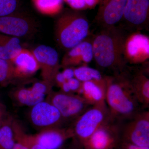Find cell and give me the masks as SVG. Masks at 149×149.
<instances>
[{"mask_svg": "<svg viewBox=\"0 0 149 149\" xmlns=\"http://www.w3.org/2000/svg\"><path fill=\"white\" fill-rule=\"evenodd\" d=\"M105 101L113 120L125 122L144 109L133 90L128 66L122 71L105 76Z\"/></svg>", "mask_w": 149, "mask_h": 149, "instance_id": "6da1fadb", "label": "cell"}, {"mask_svg": "<svg viewBox=\"0 0 149 149\" xmlns=\"http://www.w3.org/2000/svg\"><path fill=\"white\" fill-rule=\"evenodd\" d=\"M120 26L102 27L92 40L93 59L100 67L120 72L127 66L123 48L128 33Z\"/></svg>", "mask_w": 149, "mask_h": 149, "instance_id": "7a4b0ae2", "label": "cell"}, {"mask_svg": "<svg viewBox=\"0 0 149 149\" xmlns=\"http://www.w3.org/2000/svg\"><path fill=\"white\" fill-rule=\"evenodd\" d=\"M90 24L80 11L68 10L60 14L56 22L55 34L57 42L68 51L88 38Z\"/></svg>", "mask_w": 149, "mask_h": 149, "instance_id": "3957f363", "label": "cell"}, {"mask_svg": "<svg viewBox=\"0 0 149 149\" xmlns=\"http://www.w3.org/2000/svg\"><path fill=\"white\" fill-rule=\"evenodd\" d=\"M111 118L106 101L92 106L73 123L71 126L74 138L82 146L99 127Z\"/></svg>", "mask_w": 149, "mask_h": 149, "instance_id": "277c9868", "label": "cell"}, {"mask_svg": "<svg viewBox=\"0 0 149 149\" xmlns=\"http://www.w3.org/2000/svg\"><path fill=\"white\" fill-rule=\"evenodd\" d=\"M47 101L58 109L66 122H74L80 115L92 106L82 96L74 93H65L52 91L48 95Z\"/></svg>", "mask_w": 149, "mask_h": 149, "instance_id": "5b68a950", "label": "cell"}, {"mask_svg": "<svg viewBox=\"0 0 149 149\" xmlns=\"http://www.w3.org/2000/svg\"><path fill=\"white\" fill-rule=\"evenodd\" d=\"M121 141L149 148V111L144 109L121 124Z\"/></svg>", "mask_w": 149, "mask_h": 149, "instance_id": "8992f818", "label": "cell"}, {"mask_svg": "<svg viewBox=\"0 0 149 149\" xmlns=\"http://www.w3.org/2000/svg\"><path fill=\"white\" fill-rule=\"evenodd\" d=\"M121 123L111 118L82 144L84 149H117L121 143Z\"/></svg>", "mask_w": 149, "mask_h": 149, "instance_id": "52a82bcc", "label": "cell"}, {"mask_svg": "<svg viewBox=\"0 0 149 149\" xmlns=\"http://www.w3.org/2000/svg\"><path fill=\"white\" fill-rule=\"evenodd\" d=\"M37 24L31 17L15 13L0 17V33L16 38H27L37 32Z\"/></svg>", "mask_w": 149, "mask_h": 149, "instance_id": "ba28073f", "label": "cell"}, {"mask_svg": "<svg viewBox=\"0 0 149 149\" xmlns=\"http://www.w3.org/2000/svg\"><path fill=\"white\" fill-rule=\"evenodd\" d=\"M120 21L123 24L120 27L130 32L148 29L149 0H127Z\"/></svg>", "mask_w": 149, "mask_h": 149, "instance_id": "9c48e42d", "label": "cell"}, {"mask_svg": "<svg viewBox=\"0 0 149 149\" xmlns=\"http://www.w3.org/2000/svg\"><path fill=\"white\" fill-rule=\"evenodd\" d=\"M29 118L31 124L40 131L63 127L64 120L58 109L48 101H43L32 107Z\"/></svg>", "mask_w": 149, "mask_h": 149, "instance_id": "30bf717a", "label": "cell"}, {"mask_svg": "<svg viewBox=\"0 0 149 149\" xmlns=\"http://www.w3.org/2000/svg\"><path fill=\"white\" fill-rule=\"evenodd\" d=\"M32 52L40 66L43 81L53 88L61 67L58 53L53 48L45 45L38 46Z\"/></svg>", "mask_w": 149, "mask_h": 149, "instance_id": "8fae6325", "label": "cell"}, {"mask_svg": "<svg viewBox=\"0 0 149 149\" xmlns=\"http://www.w3.org/2000/svg\"><path fill=\"white\" fill-rule=\"evenodd\" d=\"M123 57L126 63L143 64L149 58V38L139 31L130 32L125 40Z\"/></svg>", "mask_w": 149, "mask_h": 149, "instance_id": "7c38bea8", "label": "cell"}, {"mask_svg": "<svg viewBox=\"0 0 149 149\" xmlns=\"http://www.w3.org/2000/svg\"><path fill=\"white\" fill-rule=\"evenodd\" d=\"M127 0H100L96 22L102 27L115 26L120 22Z\"/></svg>", "mask_w": 149, "mask_h": 149, "instance_id": "4fadbf2b", "label": "cell"}, {"mask_svg": "<svg viewBox=\"0 0 149 149\" xmlns=\"http://www.w3.org/2000/svg\"><path fill=\"white\" fill-rule=\"evenodd\" d=\"M37 142L46 149H58L68 139L73 138L72 126L55 127L40 130L34 135Z\"/></svg>", "mask_w": 149, "mask_h": 149, "instance_id": "5bb4252c", "label": "cell"}, {"mask_svg": "<svg viewBox=\"0 0 149 149\" xmlns=\"http://www.w3.org/2000/svg\"><path fill=\"white\" fill-rule=\"evenodd\" d=\"M67 52L61 65L64 68L77 65H88L93 59L92 40L88 38Z\"/></svg>", "mask_w": 149, "mask_h": 149, "instance_id": "9a60e30c", "label": "cell"}, {"mask_svg": "<svg viewBox=\"0 0 149 149\" xmlns=\"http://www.w3.org/2000/svg\"><path fill=\"white\" fill-rule=\"evenodd\" d=\"M144 67L135 70L130 68V80L136 97L144 109L149 107V66L144 64Z\"/></svg>", "mask_w": 149, "mask_h": 149, "instance_id": "2e32d148", "label": "cell"}, {"mask_svg": "<svg viewBox=\"0 0 149 149\" xmlns=\"http://www.w3.org/2000/svg\"><path fill=\"white\" fill-rule=\"evenodd\" d=\"M14 67L15 78L31 77L40 70V66L32 52L22 49L11 61Z\"/></svg>", "mask_w": 149, "mask_h": 149, "instance_id": "e0dca14e", "label": "cell"}, {"mask_svg": "<svg viewBox=\"0 0 149 149\" xmlns=\"http://www.w3.org/2000/svg\"><path fill=\"white\" fill-rule=\"evenodd\" d=\"M106 81L82 82L77 94L82 96L90 105L93 106L105 101Z\"/></svg>", "mask_w": 149, "mask_h": 149, "instance_id": "ac0fdd59", "label": "cell"}, {"mask_svg": "<svg viewBox=\"0 0 149 149\" xmlns=\"http://www.w3.org/2000/svg\"><path fill=\"white\" fill-rule=\"evenodd\" d=\"M12 98L22 106L32 107L44 100L45 95L34 92L30 88H19L12 91Z\"/></svg>", "mask_w": 149, "mask_h": 149, "instance_id": "d6986e66", "label": "cell"}, {"mask_svg": "<svg viewBox=\"0 0 149 149\" xmlns=\"http://www.w3.org/2000/svg\"><path fill=\"white\" fill-rule=\"evenodd\" d=\"M12 126L16 142L23 144L28 149H46L39 143L34 135L25 133L20 123L13 118Z\"/></svg>", "mask_w": 149, "mask_h": 149, "instance_id": "ffe728a7", "label": "cell"}, {"mask_svg": "<svg viewBox=\"0 0 149 149\" xmlns=\"http://www.w3.org/2000/svg\"><path fill=\"white\" fill-rule=\"evenodd\" d=\"M35 8L45 15L54 16L60 14L63 8L64 0H32Z\"/></svg>", "mask_w": 149, "mask_h": 149, "instance_id": "44dd1931", "label": "cell"}, {"mask_svg": "<svg viewBox=\"0 0 149 149\" xmlns=\"http://www.w3.org/2000/svg\"><path fill=\"white\" fill-rule=\"evenodd\" d=\"M12 117L7 118L0 127V149H12L16 142L12 126Z\"/></svg>", "mask_w": 149, "mask_h": 149, "instance_id": "7402d4cb", "label": "cell"}, {"mask_svg": "<svg viewBox=\"0 0 149 149\" xmlns=\"http://www.w3.org/2000/svg\"><path fill=\"white\" fill-rule=\"evenodd\" d=\"M74 77L81 82L103 81L105 78V76H103L98 70L88 65L74 68Z\"/></svg>", "mask_w": 149, "mask_h": 149, "instance_id": "603a6c76", "label": "cell"}, {"mask_svg": "<svg viewBox=\"0 0 149 149\" xmlns=\"http://www.w3.org/2000/svg\"><path fill=\"white\" fill-rule=\"evenodd\" d=\"M14 76V67L10 61L0 58V85L6 86L10 83Z\"/></svg>", "mask_w": 149, "mask_h": 149, "instance_id": "cb8c5ba5", "label": "cell"}, {"mask_svg": "<svg viewBox=\"0 0 149 149\" xmlns=\"http://www.w3.org/2000/svg\"><path fill=\"white\" fill-rule=\"evenodd\" d=\"M20 0H0V17L18 11Z\"/></svg>", "mask_w": 149, "mask_h": 149, "instance_id": "d4e9b609", "label": "cell"}, {"mask_svg": "<svg viewBox=\"0 0 149 149\" xmlns=\"http://www.w3.org/2000/svg\"><path fill=\"white\" fill-rule=\"evenodd\" d=\"M19 38L0 33V47L8 49H22Z\"/></svg>", "mask_w": 149, "mask_h": 149, "instance_id": "484cf974", "label": "cell"}, {"mask_svg": "<svg viewBox=\"0 0 149 149\" xmlns=\"http://www.w3.org/2000/svg\"><path fill=\"white\" fill-rule=\"evenodd\" d=\"M30 88L36 93L45 96L49 95L53 91V88L43 80L34 83Z\"/></svg>", "mask_w": 149, "mask_h": 149, "instance_id": "4316f807", "label": "cell"}, {"mask_svg": "<svg viewBox=\"0 0 149 149\" xmlns=\"http://www.w3.org/2000/svg\"><path fill=\"white\" fill-rule=\"evenodd\" d=\"M64 2L74 10L82 11L88 9L84 0H64Z\"/></svg>", "mask_w": 149, "mask_h": 149, "instance_id": "83f0119b", "label": "cell"}, {"mask_svg": "<svg viewBox=\"0 0 149 149\" xmlns=\"http://www.w3.org/2000/svg\"><path fill=\"white\" fill-rule=\"evenodd\" d=\"M67 81L72 93L77 94L81 88L82 82L74 77Z\"/></svg>", "mask_w": 149, "mask_h": 149, "instance_id": "f1b7e54d", "label": "cell"}, {"mask_svg": "<svg viewBox=\"0 0 149 149\" xmlns=\"http://www.w3.org/2000/svg\"><path fill=\"white\" fill-rule=\"evenodd\" d=\"M117 149H149V148L140 147L130 143L121 141Z\"/></svg>", "mask_w": 149, "mask_h": 149, "instance_id": "f546056e", "label": "cell"}, {"mask_svg": "<svg viewBox=\"0 0 149 149\" xmlns=\"http://www.w3.org/2000/svg\"><path fill=\"white\" fill-rule=\"evenodd\" d=\"M74 69L73 67H68L65 68L61 72L67 81L74 77Z\"/></svg>", "mask_w": 149, "mask_h": 149, "instance_id": "4dcf8cb0", "label": "cell"}, {"mask_svg": "<svg viewBox=\"0 0 149 149\" xmlns=\"http://www.w3.org/2000/svg\"><path fill=\"white\" fill-rule=\"evenodd\" d=\"M67 80L63 75L61 72H59L56 75L55 79V83L58 87H60L62 84H63Z\"/></svg>", "mask_w": 149, "mask_h": 149, "instance_id": "1f68e13d", "label": "cell"}, {"mask_svg": "<svg viewBox=\"0 0 149 149\" xmlns=\"http://www.w3.org/2000/svg\"><path fill=\"white\" fill-rule=\"evenodd\" d=\"M88 9H92L98 5L100 0H84Z\"/></svg>", "mask_w": 149, "mask_h": 149, "instance_id": "d6a6232c", "label": "cell"}, {"mask_svg": "<svg viewBox=\"0 0 149 149\" xmlns=\"http://www.w3.org/2000/svg\"><path fill=\"white\" fill-rule=\"evenodd\" d=\"M6 107L4 104L0 102V119L6 118Z\"/></svg>", "mask_w": 149, "mask_h": 149, "instance_id": "836d02e7", "label": "cell"}, {"mask_svg": "<svg viewBox=\"0 0 149 149\" xmlns=\"http://www.w3.org/2000/svg\"><path fill=\"white\" fill-rule=\"evenodd\" d=\"M61 89L60 91L65 93H72L70 91V88L68 83L67 81L65 82L63 84H62L61 87H60Z\"/></svg>", "mask_w": 149, "mask_h": 149, "instance_id": "e575fe53", "label": "cell"}, {"mask_svg": "<svg viewBox=\"0 0 149 149\" xmlns=\"http://www.w3.org/2000/svg\"><path fill=\"white\" fill-rule=\"evenodd\" d=\"M73 139H74L73 144H72L71 146L69 147L67 149H80V148L82 147L81 144L76 139H74V138H73Z\"/></svg>", "mask_w": 149, "mask_h": 149, "instance_id": "d590c367", "label": "cell"}, {"mask_svg": "<svg viewBox=\"0 0 149 149\" xmlns=\"http://www.w3.org/2000/svg\"><path fill=\"white\" fill-rule=\"evenodd\" d=\"M12 149H28L27 147L24 146L23 144L19 143V142H16L14 146Z\"/></svg>", "mask_w": 149, "mask_h": 149, "instance_id": "8d00e7d4", "label": "cell"}, {"mask_svg": "<svg viewBox=\"0 0 149 149\" xmlns=\"http://www.w3.org/2000/svg\"><path fill=\"white\" fill-rule=\"evenodd\" d=\"M6 118H5V119H0V127L2 125L3 123L5 120Z\"/></svg>", "mask_w": 149, "mask_h": 149, "instance_id": "74e56055", "label": "cell"}]
</instances>
